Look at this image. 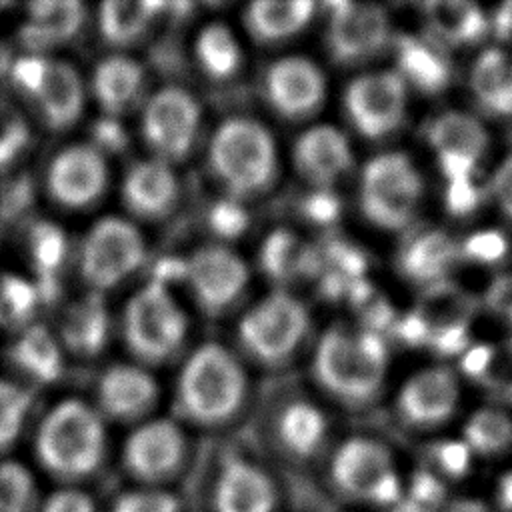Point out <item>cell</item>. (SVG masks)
Instances as JSON below:
<instances>
[{
    "label": "cell",
    "instance_id": "obj_40",
    "mask_svg": "<svg viewBox=\"0 0 512 512\" xmlns=\"http://www.w3.org/2000/svg\"><path fill=\"white\" fill-rule=\"evenodd\" d=\"M30 402V394L22 386L0 380V452L12 446L18 438Z\"/></svg>",
    "mask_w": 512,
    "mask_h": 512
},
{
    "label": "cell",
    "instance_id": "obj_42",
    "mask_svg": "<svg viewBox=\"0 0 512 512\" xmlns=\"http://www.w3.org/2000/svg\"><path fill=\"white\" fill-rule=\"evenodd\" d=\"M110 512H180V502L164 488L140 486L120 494Z\"/></svg>",
    "mask_w": 512,
    "mask_h": 512
},
{
    "label": "cell",
    "instance_id": "obj_47",
    "mask_svg": "<svg viewBox=\"0 0 512 512\" xmlns=\"http://www.w3.org/2000/svg\"><path fill=\"white\" fill-rule=\"evenodd\" d=\"M444 488L432 474L422 472L414 478L410 490V506L414 512H432L442 500Z\"/></svg>",
    "mask_w": 512,
    "mask_h": 512
},
{
    "label": "cell",
    "instance_id": "obj_37",
    "mask_svg": "<svg viewBox=\"0 0 512 512\" xmlns=\"http://www.w3.org/2000/svg\"><path fill=\"white\" fill-rule=\"evenodd\" d=\"M260 256L262 268L276 280H290L306 274L312 270L314 260H318L312 246L288 230H276L270 234L264 240Z\"/></svg>",
    "mask_w": 512,
    "mask_h": 512
},
{
    "label": "cell",
    "instance_id": "obj_12",
    "mask_svg": "<svg viewBox=\"0 0 512 512\" xmlns=\"http://www.w3.org/2000/svg\"><path fill=\"white\" fill-rule=\"evenodd\" d=\"M186 460V436L166 418L140 422L124 442L122 464L146 488H162L176 478Z\"/></svg>",
    "mask_w": 512,
    "mask_h": 512
},
{
    "label": "cell",
    "instance_id": "obj_45",
    "mask_svg": "<svg viewBox=\"0 0 512 512\" xmlns=\"http://www.w3.org/2000/svg\"><path fill=\"white\" fill-rule=\"evenodd\" d=\"M30 244H32V258L38 270L44 274L54 270V266L60 262L64 254V238L58 232V228L50 224L36 226L30 238Z\"/></svg>",
    "mask_w": 512,
    "mask_h": 512
},
{
    "label": "cell",
    "instance_id": "obj_17",
    "mask_svg": "<svg viewBox=\"0 0 512 512\" xmlns=\"http://www.w3.org/2000/svg\"><path fill=\"white\" fill-rule=\"evenodd\" d=\"M326 78L316 62L304 56L274 60L264 74V98L270 108L288 118L304 120L324 102Z\"/></svg>",
    "mask_w": 512,
    "mask_h": 512
},
{
    "label": "cell",
    "instance_id": "obj_26",
    "mask_svg": "<svg viewBox=\"0 0 512 512\" xmlns=\"http://www.w3.org/2000/svg\"><path fill=\"white\" fill-rule=\"evenodd\" d=\"M310 0H256L244 10V26L254 42L272 46L296 38L314 16Z\"/></svg>",
    "mask_w": 512,
    "mask_h": 512
},
{
    "label": "cell",
    "instance_id": "obj_7",
    "mask_svg": "<svg viewBox=\"0 0 512 512\" xmlns=\"http://www.w3.org/2000/svg\"><path fill=\"white\" fill-rule=\"evenodd\" d=\"M12 80L32 100L50 130H68L82 116L86 88L72 64L44 54H28L12 64Z\"/></svg>",
    "mask_w": 512,
    "mask_h": 512
},
{
    "label": "cell",
    "instance_id": "obj_55",
    "mask_svg": "<svg viewBox=\"0 0 512 512\" xmlns=\"http://www.w3.org/2000/svg\"><path fill=\"white\" fill-rule=\"evenodd\" d=\"M490 352H492L490 346H476L470 352H466L464 358H462L464 372L472 378H480L488 360H490Z\"/></svg>",
    "mask_w": 512,
    "mask_h": 512
},
{
    "label": "cell",
    "instance_id": "obj_25",
    "mask_svg": "<svg viewBox=\"0 0 512 512\" xmlns=\"http://www.w3.org/2000/svg\"><path fill=\"white\" fill-rule=\"evenodd\" d=\"M458 400L454 376L446 368H432L410 378L400 396V416L414 426H434L444 422Z\"/></svg>",
    "mask_w": 512,
    "mask_h": 512
},
{
    "label": "cell",
    "instance_id": "obj_29",
    "mask_svg": "<svg viewBox=\"0 0 512 512\" xmlns=\"http://www.w3.org/2000/svg\"><path fill=\"white\" fill-rule=\"evenodd\" d=\"M160 10H164V2L154 0L102 2L98 8V32L108 46L126 50L146 36Z\"/></svg>",
    "mask_w": 512,
    "mask_h": 512
},
{
    "label": "cell",
    "instance_id": "obj_44",
    "mask_svg": "<svg viewBox=\"0 0 512 512\" xmlns=\"http://www.w3.org/2000/svg\"><path fill=\"white\" fill-rule=\"evenodd\" d=\"M486 388L504 400H512V338L492 348L490 360L478 378Z\"/></svg>",
    "mask_w": 512,
    "mask_h": 512
},
{
    "label": "cell",
    "instance_id": "obj_43",
    "mask_svg": "<svg viewBox=\"0 0 512 512\" xmlns=\"http://www.w3.org/2000/svg\"><path fill=\"white\" fill-rule=\"evenodd\" d=\"M36 300L34 288L24 280L6 276L0 280V322H20L28 316Z\"/></svg>",
    "mask_w": 512,
    "mask_h": 512
},
{
    "label": "cell",
    "instance_id": "obj_2",
    "mask_svg": "<svg viewBox=\"0 0 512 512\" xmlns=\"http://www.w3.org/2000/svg\"><path fill=\"white\" fill-rule=\"evenodd\" d=\"M106 454V430L96 408L78 398L56 404L36 434V456L42 468L62 482L92 476Z\"/></svg>",
    "mask_w": 512,
    "mask_h": 512
},
{
    "label": "cell",
    "instance_id": "obj_21",
    "mask_svg": "<svg viewBox=\"0 0 512 512\" xmlns=\"http://www.w3.org/2000/svg\"><path fill=\"white\" fill-rule=\"evenodd\" d=\"M276 504V486L258 464L240 456L224 460L212 492L214 512H274Z\"/></svg>",
    "mask_w": 512,
    "mask_h": 512
},
{
    "label": "cell",
    "instance_id": "obj_57",
    "mask_svg": "<svg viewBox=\"0 0 512 512\" xmlns=\"http://www.w3.org/2000/svg\"><path fill=\"white\" fill-rule=\"evenodd\" d=\"M444 512H490V510L476 500H458V502H452Z\"/></svg>",
    "mask_w": 512,
    "mask_h": 512
},
{
    "label": "cell",
    "instance_id": "obj_8",
    "mask_svg": "<svg viewBox=\"0 0 512 512\" xmlns=\"http://www.w3.org/2000/svg\"><path fill=\"white\" fill-rule=\"evenodd\" d=\"M422 180L412 160L402 152L370 158L360 176V208L380 228L406 226L418 206Z\"/></svg>",
    "mask_w": 512,
    "mask_h": 512
},
{
    "label": "cell",
    "instance_id": "obj_54",
    "mask_svg": "<svg viewBox=\"0 0 512 512\" xmlns=\"http://www.w3.org/2000/svg\"><path fill=\"white\" fill-rule=\"evenodd\" d=\"M116 122V118H108L106 116V120H102L100 124H96V128H94V132H96V142H94V146H98V144H102L98 150L102 152V148H118V146H122V130H118V126L114 124Z\"/></svg>",
    "mask_w": 512,
    "mask_h": 512
},
{
    "label": "cell",
    "instance_id": "obj_19",
    "mask_svg": "<svg viewBox=\"0 0 512 512\" xmlns=\"http://www.w3.org/2000/svg\"><path fill=\"white\" fill-rule=\"evenodd\" d=\"M96 410L116 422H144L158 402V384L140 364H114L96 384Z\"/></svg>",
    "mask_w": 512,
    "mask_h": 512
},
{
    "label": "cell",
    "instance_id": "obj_20",
    "mask_svg": "<svg viewBox=\"0 0 512 512\" xmlns=\"http://www.w3.org/2000/svg\"><path fill=\"white\" fill-rule=\"evenodd\" d=\"M294 168L302 180L316 190H330L352 166L348 138L330 124H316L304 130L292 148Z\"/></svg>",
    "mask_w": 512,
    "mask_h": 512
},
{
    "label": "cell",
    "instance_id": "obj_50",
    "mask_svg": "<svg viewBox=\"0 0 512 512\" xmlns=\"http://www.w3.org/2000/svg\"><path fill=\"white\" fill-rule=\"evenodd\" d=\"M478 192L472 184V180H454L448 182V192H446V204L450 212L454 214H466L476 206Z\"/></svg>",
    "mask_w": 512,
    "mask_h": 512
},
{
    "label": "cell",
    "instance_id": "obj_16",
    "mask_svg": "<svg viewBox=\"0 0 512 512\" xmlns=\"http://www.w3.org/2000/svg\"><path fill=\"white\" fill-rule=\"evenodd\" d=\"M108 184V164L104 152L94 144H72L60 150L46 172L48 194L54 202L70 210L96 204Z\"/></svg>",
    "mask_w": 512,
    "mask_h": 512
},
{
    "label": "cell",
    "instance_id": "obj_30",
    "mask_svg": "<svg viewBox=\"0 0 512 512\" xmlns=\"http://www.w3.org/2000/svg\"><path fill=\"white\" fill-rule=\"evenodd\" d=\"M194 56L200 70L212 80H228L242 66L240 42L222 22H210L198 32Z\"/></svg>",
    "mask_w": 512,
    "mask_h": 512
},
{
    "label": "cell",
    "instance_id": "obj_15",
    "mask_svg": "<svg viewBox=\"0 0 512 512\" xmlns=\"http://www.w3.org/2000/svg\"><path fill=\"white\" fill-rule=\"evenodd\" d=\"M390 40V22L376 4H330L326 50L340 66L362 64L374 58Z\"/></svg>",
    "mask_w": 512,
    "mask_h": 512
},
{
    "label": "cell",
    "instance_id": "obj_51",
    "mask_svg": "<svg viewBox=\"0 0 512 512\" xmlns=\"http://www.w3.org/2000/svg\"><path fill=\"white\" fill-rule=\"evenodd\" d=\"M488 306L512 322V274L496 278L486 294Z\"/></svg>",
    "mask_w": 512,
    "mask_h": 512
},
{
    "label": "cell",
    "instance_id": "obj_39",
    "mask_svg": "<svg viewBox=\"0 0 512 512\" xmlns=\"http://www.w3.org/2000/svg\"><path fill=\"white\" fill-rule=\"evenodd\" d=\"M36 484L18 462L0 464V512H34Z\"/></svg>",
    "mask_w": 512,
    "mask_h": 512
},
{
    "label": "cell",
    "instance_id": "obj_24",
    "mask_svg": "<svg viewBox=\"0 0 512 512\" xmlns=\"http://www.w3.org/2000/svg\"><path fill=\"white\" fill-rule=\"evenodd\" d=\"M90 92L104 116L118 120L144 100V68L132 56L114 52L96 64L90 80Z\"/></svg>",
    "mask_w": 512,
    "mask_h": 512
},
{
    "label": "cell",
    "instance_id": "obj_23",
    "mask_svg": "<svg viewBox=\"0 0 512 512\" xmlns=\"http://www.w3.org/2000/svg\"><path fill=\"white\" fill-rule=\"evenodd\" d=\"M178 192V178L172 164L154 156L136 162L122 182L124 206L142 220L168 216L178 202Z\"/></svg>",
    "mask_w": 512,
    "mask_h": 512
},
{
    "label": "cell",
    "instance_id": "obj_11",
    "mask_svg": "<svg viewBox=\"0 0 512 512\" xmlns=\"http://www.w3.org/2000/svg\"><path fill=\"white\" fill-rule=\"evenodd\" d=\"M200 120L196 98L180 86H164L142 104V136L152 156L168 164L184 160L192 152Z\"/></svg>",
    "mask_w": 512,
    "mask_h": 512
},
{
    "label": "cell",
    "instance_id": "obj_38",
    "mask_svg": "<svg viewBox=\"0 0 512 512\" xmlns=\"http://www.w3.org/2000/svg\"><path fill=\"white\" fill-rule=\"evenodd\" d=\"M464 432L470 448L482 454H494L512 444V420L496 410L472 414Z\"/></svg>",
    "mask_w": 512,
    "mask_h": 512
},
{
    "label": "cell",
    "instance_id": "obj_56",
    "mask_svg": "<svg viewBox=\"0 0 512 512\" xmlns=\"http://www.w3.org/2000/svg\"><path fill=\"white\" fill-rule=\"evenodd\" d=\"M498 500H500V506H502L506 512H512V472L502 478V482H500V492H498Z\"/></svg>",
    "mask_w": 512,
    "mask_h": 512
},
{
    "label": "cell",
    "instance_id": "obj_6",
    "mask_svg": "<svg viewBox=\"0 0 512 512\" xmlns=\"http://www.w3.org/2000/svg\"><path fill=\"white\" fill-rule=\"evenodd\" d=\"M310 328L306 306L288 290H272L242 316L238 338L244 350L264 366L288 362Z\"/></svg>",
    "mask_w": 512,
    "mask_h": 512
},
{
    "label": "cell",
    "instance_id": "obj_49",
    "mask_svg": "<svg viewBox=\"0 0 512 512\" xmlns=\"http://www.w3.org/2000/svg\"><path fill=\"white\" fill-rule=\"evenodd\" d=\"M434 454H436V462L440 464V468L450 476H460L468 468L470 452L464 444L446 442V444H440L434 450Z\"/></svg>",
    "mask_w": 512,
    "mask_h": 512
},
{
    "label": "cell",
    "instance_id": "obj_14",
    "mask_svg": "<svg viewBox=\"0 0 512 512\" xmlns=\"http://www.w3.org/2000/svg\"><path fill=\"white\" fill-rule=\"evenodd\" d=\"M250 272L244 258L228 246L206 244L184 262V280L206 314H222L244 294Z\"/></svg>",
    "mask_w": 512,
    "mask_h": 512
},
{
    "label": "cell",
    "instance_id": "obj_27",
    "mask_svg": "<svg viewBox=\"0 0 512 512\" xmlns=\"http://www.w3.org/2000/svg\"><path fill=\"white\" fill-rule=\"evenodd\" d=\"M86 18L84 4L78 0H42L28 6L22 38L32 54L72 40Z\"/></svg>",
    "mask_w": 512,
    "mask_h": 512
},
{
    "label": "cell",
    "instance_id": "obj_48",
    "mask_svg": "<svg viewBox=\"0 0 512 512\" xmlns=\"http://www.w3.org/2000/svg\"><path fill=\"white\" fill-rule=\"evenodd\" d=\"M40 512H98L94 500L76 488H60L42 504Z\"/></svg>",
    "mask_w": 512,
    "mask_h": 512
},
{
    "label": "cell",
    "instance_id": "obj_9",
    "mask_svg": "<svg viewBox=\"0 0 512 512\" xmlns=\"http://www.w3.org/2000/svg\"><path fill=\"white\" fill-rule=\"evenodd\" d=\"M330 480L350 500L378 506L400 500V478L390 450L366 436L348 438L334 450Z\"/></svg>",
    "mask_w": 512,
    "mask_h": 512
},
{
    "label": "cell",
    "instance_id": "obj_31",
    "mask_svg": "<svg viewBox=\"0 0 512 512\" xmlns=\"http://www.w3.org/2000/svg\"><path fill=\"white\" fill-rule=\"evenodd\" d=\"M472 90L494 114H512V60L500 50H486L474 64Z\"/></svg>",
    "mask_w": 512,
    "mask_h": 512
},
{
    "label": "cell",
    "instance_id": "obj_36",
    "mask_svg": "<svg viewBox=\"0 0 512 512\" xmlns=\"http://www.w3.org/2000/svg\"><path fill=\"white\" fill-rule=\"evenodd\" d=\"M108 318L98 296L76 302L64 316L62 336L76 354H94L106 340Z\"/></svg>",
    "mask_w": 512,
    "mask_h": 512
},
{
    "label": "cell",
    "instance_id": "obj_52",
    "mask_svg": "<svg viewBox=\"0 0 512 512\" xmlns=\"http://www.w3.org/2000/svg\"><path fill=\"white\" fill-rule=\"evenodd\" d=\"M494 196L502 208V212L512 218V156L502 162V166L494 174L492 182Z\"/></svg>",
    "mask_w": 512,
    "mask_h": 512
},
{
    "label": "cell",
    "instance_id": "obj_34",
    "mask_svg": "<svg viewBox=\"0 0 512 512\" xmlns=\"http://www.w3.org/2000/svg\"><path fill=\"white\" fill-rule=\"evenodd\" d=\"M424 14L430 28L448 42H474L486 32V16L482 10L464 0H440L424 4Z\"/></svg>",
    "mask_w": 512,
    "mask_h": 512
},
{
    "label": "cell",
    "instance_id": "obj_22",
    "mask_svg": "<svg viewBox=\"0 0 512 512\" xmlns=\"http://www.w3.org/2000/svg\"><path fill=\"white\" fill-rule=\"evenodd\" d=\"M428 140L438 154L444 176L448 182H454L470 178L486 148L488 136L478 120L466 114L448 112L430 124Z\"/></svg>",
    "mask_w": 512,
    "mask_h": 512
},
{
    "label": "cell",
    "instance_id": "obj_53",
    "mask_svg": "<svg viewBox=\"0 0 512 512\" xmlns=\"http://www.w3.org/2000/svg\"><path fill=\"white\" fill-rule=\"evenodd\" d=\"M244 212L234 204V202H228V204H222L214 210V218H212V224L218 232L222 234H236L242 226H244Z\"/></svg>",
    "mask_w": 512,
    "mask_h": 512
},
{
    "label": "cell",
    "instance_id": "obj_46",
    "mask_svg": "<svg viewBox=\"0 0 512 512\" xmlns=\"http://www.w3.org/2000/svg\"><path fill=\"white\" fill-rule=\"evenodd\" d=\"M464 254L472 260H478V262H496L500 260L506 250H508V244L504 240L502 234L498 232H478L474 236H470L464 246H462Z\"/></svg>",
    "mask_w": 512,
    "mask_h": 512
},
{
    "label": "cell",
    "instance_id": "obj_33",
    "mask_svg": "<svg viewBox=\"0 0 512 512\" xmlns=\"http://www.w3.org/2000/svg\"><path fill=\"white\" fill-rule=\"evenodd\" d=\"M10 356L14 364L38 384L56 380L62 370V352L58 340L42 326L28 328L14 342Z\"/></svg>",
    "mask_w": 512,
    "mask_h": 512
},
{
    "label": "cell",
    "instance_id": "obj_1",
    "mask_svg": "<svg viewBox=\"0 0 512 512\" xmlns=\"http://www.w3.org/2000/svg\"><path fill=\"white\" fill-rule=\"evenodd\" d=\"M388 352L372 332L330 326L316 342L312 374L320 388L346 406H364L382 388Z\"/></svg>",
    "mask_w": 512,
    "mask_h": 512
},
{
    "label": "cell",
    "instance_id": "obj_10",
    "mask_svg": "<svg viewBox=\"0 0 512 512\" xmlns=\"http://www.w3.org/2000/svg\"><path fill=\"white\" fill-rule=\"evenodd\" d=\"M146 258L140 230L118 216L94 222L80 246V274L92 292H104L124 282Z\"/></svg>",
    "mask_w": 512,
    "mask_h": 512
},
{
    "label": "cell",
    "instance_id": "obj_3",
    "mask_svg": "<svg viewBox=\"0 0 512 512\" xmlns=\"http://www.w3.org/2000/svg\"><path fill=\"white\" fill-rule=\"evenodd\" d=\"M246 384L238 358L222 344L206 342L186 358L178 376L176 400L190 422L220 426L240 412Z\"/></svg>",
    "mask_w": 512,
    "mask_h": 512
},
{
    "label": "cell",
    "instance_id": "obj_28",
    "mask_svg": "<svg viewBox=\"0 0 512 512\" xmlns=\"http://www.w3.org/2000/svg\"><path fill=\"white\" fill-rule=\"evenodd\" d=\"M274 432L286 454L306 460L322 450L328 436V422L316 404L308 400H292L280 410Z\"/></svg>",
    "mask_w": 512,
    "mask_h": 512
},
{
    "label": "cell",
    "instance_id": "obj_13",
    "mask_svg": "<svg viewBox=\"0 0 512 512\" xmlns=\"http://www.w3.org/2000/svg\"><path fill=\"white\" fill-rule=\"evenodd\" d=\"M344 112L362 136L384 138L404 120L406 82L390 70L360 74L344 90Z\"/></svg>",
    "mask_w": 512,
    "mask_h": 512
},
{
    "label": "cell",
    "instance_id": "obj_18",
    "mask_svg": "<svg viewBox=\"0 0 512 512\" xmlns=\"http://www.w3.org/2000/svg\"><path fill=\"white\" fill-rule=\"evenodd\" d=\"M474 300L452 282H434L418 302L414 314L426 330V344L440 354L462 352L468 342V322Z\"/></svg>",
    "mask_w": 512,
    "mask_h": 512
},
{
    "label": "cell",
    "instance_id": "obj_4",
    "mask_svg": "<svg viewBox=\"0 0 512 512\" xmlns=\"http://www.w3.org/2000/svg\"><path fill=\"white\" fill-rule=\"evenodd\" d=\"M208 164L234 200L254 198L276 180V142L258 120L232 116L216 128L208 146Z\"/></svg>",
    "mask_w": 512,
    "mask_h": 512
},
{
    "label": "cell",
    "instance_id": "obj_32",
    "mask_svg": "<svg viewBox=\"0 0 512 512\" xmlns=\"http://www.w3.org/2000/svg\"><path fill=\"white\" fill-rule=\"evenodd\" d=\"M394 42L404 82L410 80L422 92H438L448 84L450 68L436 50L410 36H398Z\"/></svg>",
    "mask_w": 512,
    "mask_h": 512
},
{
    "label": "cell",
    "instance_id": "obj_41",
    "mask_svg": "<svg viewBox=\"0 0 512 512\" xmlns=\"http://www.w3.org/2000/svg\"><path fill=\"white\" fill-rule=\"evenodd\" d=\"M30 140L24 116L6 100H0V168L20 156Z\"/></svg>",
    "mask_w": 512,
    "mask_h": 512
},
{
    "label": "cell",
    "instance_id": "obj_35",
    "mask_svg": "<svg viewBox=\"0 0 512 512\" xmlns=\"http://www.w3.org/2000/svg\"><path fill=\"white\" fill-rule=\"evenodd\" d=\"M456 258V244L444 232H428L406 246L400 256L402 272L416 282L442 276Z\"/></svg>",
    "mask_w": 512,
    "mask_h": 512
},
{
    "label": "cell",
    "instance_id": "obj_5",
    "mask_svg": "<svg viewBox=\"0 0 512 512\" xmlns=\"http://www.w3.org/2000/svg\"><path fill=\"white\" fill-rule=\"evenodd\" d=\"M188 320L166 284L152 280L130 296L122 312V336L142 364H162L184 344Z\"/></svg>",
    "mask_w": 512,
    "mask_h": 512
}]
</instances>
